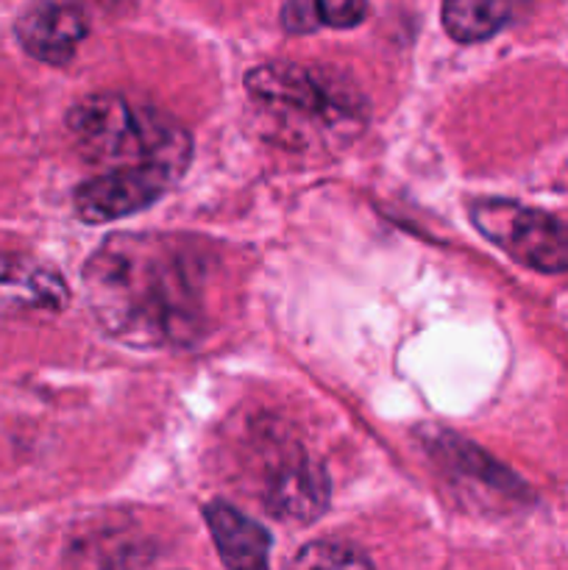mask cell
Instances as JSON below:
<instances>
[{
  "instance_id": "6da1fadb",
  "label": "cell",
  "mask_w": 568,
  "mask_h": 570,
  "mask_svg": "<svg viewBox=\"0 0 568 570\" xmlns=\"http://www.w3.org/2000/svg\"><path fill=\"white\" fill-rule=\"evenodd\" d=\"M204 262L165 234H111L84 265L87 304L131 348H187L204 334Z\"/></svg>"
},
{
  "instance_id": "7a4b0ae2",
  "label": "cell",
  "mask_w": 568,
  "mask_h": 570,
  "mask_svg": "<svg viewBox=\"0 0 568 570\" xmlns=\"http://www.w3.org/2000/svg\"><path fill=\"white\" fill-rule=\"evenodd\" d=\"M245 89L287 148H343L360 137L371 117L354 81L329 67L267 61L245 76Z\"/></svg>"
},
{
  "instance_id": "3957f363",
  "label": "cell",
  "mask_w": 568,
  "mask_h": 570,
  "mask_svg": "<svg viewBox=\"0 0 568 570\" xmlns=\"http://www.w3.org/2000/svg\"><path fill=\"white\" fill-rule=\"evenodd\" d=\"M67 128L84 159L106 170L165 165L184 173L193 159V139L182 122L126 95L100 92L78 100Z\"/></svg>"
},
{
  "instance_id": "277c9868",
  "label": "cell",
  "mask_w": 568,
  "mask_h": 570,
  "mask_svg": "<svg viewBox=\"0 0 568 570\" xmlns=\"http://www.w3.org/2000/svg\"><path fill=\"white\" fill-rule=\"evenodd\" d=\"M468 215L477 232L518 265L538 273H568V223L549 212L488 198L477 200Z\"/></svg>"
},
{
  "instance_id": "5b68a950",
  "label": "cell",
  "mask_w": 568,
  "mask_h": 570,
  "mask_svg": "<svg viewBox=\"0 0 568 570\" xmlns=\"http://www.w3.org/2000/svg\"><path fill=\"white\" fill-rule=\"evenodd\" d=\"M262 504L278 521L312 523L329 507V476L321 462L295 443H276L262 456Z\"/></svg>"
},
{
  "instance_id": "8992f818",
  "label": "cell",
  "mask_w": 568,
  "mask_h": 570,
  "mask_svg": "<svg viewBox=\"0 0 568 570\" xmlns=\"http://www.w3.org/2000/svg\"><path fill=\"white\" fill-rule=\"evenodd\" d=\"M184 173L165 165H139L106 170L76 189V215L84 223H115L154 206Z\"/></svg>"
},
{
  "instance_id": "52a82bcc",
  "label": "cell",
  "mask_w": 568,
  "mask_h": 570,
  "mask_svg": "<svg viewBox=\"0 0 568 570\" xmlns=\"http://www.w3.org/2000/svg\"><path fill=\"white\" fill-rule=\"evenodd\" d=\"M14 33L28 56L61 67L76 56L78 45L89 33V20L78 6L39 3L20 14Z\"/></svg>"
},
{
  "instance_id": "ba28073f",
  "label": "cell",
  "mask_w": 568,
  "mask_h": 570,
  "mask_svg": "<svg viewBox=\"0 0 568 570\" xmlns=\"http://www.w3.org/2000/svg\"><path fill=\"white\" fill-rule=\"evenodd\" d=\"M204 521L228 570H271V534L262 523L221 499L204 507Z\"/></svg>"
},
{
  "instance_id": "9c48e42d",
  "label": "cell",
  "mask_w": 568,
  "mask_h": 570,
  "mask_svg": "<svg viewBox=\"0 0 568 570\" xmlns=\"http://www.w3.org/2000/svg\"><path fill=\"white\" fill-rule=\"evenodd\" d=\"M0 301L28 309L61 312L70 304V289L50 267L26 259H0Z\"/></svg>"
},
{
  "instance_id": "30bf717a",
  "label": "cell",
  "mask_w": 568,
  "mask_h": 570,
  "mask_svg": "<svg viewBox=\"0 0 568 570\" xmlns=\"http://www.w3.org/2000/svg\"><path fill=\"white\" fill-rule=\"evenodd\" d=\"M443 14V28L457 42H479L490 39L496 31L510 22L512 9L507 3H493V0H449L440 9Z\"/></svg>"
},
{
  "instance_id": "8fae6325",
  "label": "cell",
  "mask_w": 568,
  "mask_h": 570,
  "mask_svg": "<svg viewBox=\"0 0 568 570\" xmlns=\"http://www.w3.org/2000/svg\"><path fill=\"white\" fill-rule=\"evenodd\" d=\"M368 14L360 0H332V3H287L282 9V26L293 33L315 28H351Z\"/></svg>"
},
{
  "instance_id": "7c38bea8",
  "label": "cell",
  "mask_w": 568,
  "mask_h": 570,
  "mask_svg": "<svg viewBox=\"0 0 568 570\" xmlns=\"http://www.w3.org/2000/svg\"><path fill=\"white\" fill-rule=\"evenodd\" d=\"M287 570H376L362 549L345 540H315L295 551Z\"/></svg>"
}]
</instances>
